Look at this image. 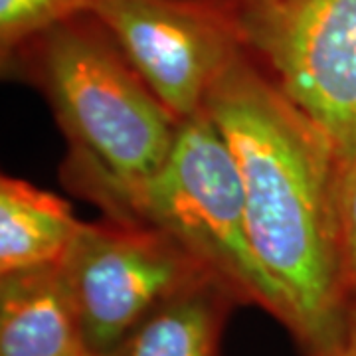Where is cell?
Segmentation results:
<instances>
[{
  "label": "cell",
  "instance_id": "cell-1",
  "mask_svg": "<svg viewBox=\"0 0 356 356\" xmlns=\"http://www.w3.org/2000/svg\"><path fill=\"white\" fill-rule=\"evenodd\" d=\"M252 54L245 48L220 72L204 111L236 161L255 255L283 295L285 325L311 355L325 356L346 321L341 165L327 137Z\"/></svg>",
  "mask_w": 356,
  "mask_h": 356
},
{
  "label": "cell",
  "instance_id": "cell-2",
  "mask_svg": "<svg viewBox=\"0 0 356 356\" xmlns=\"http://www.w3.org/2000/svg\"><path fill=\"white\" fill-rule=\"evenodd\" d=\"M20 50L34 56L74 143L79 180L93 198L103 200L163 166L180 121L159 102L95 14L54 26Z\"/></svg>",
  "mask_w": 356,
  "mask_h": 356
},
{
  "label": "cell",
  "instance_id": "cell-3",
  "mask_svg": "<svg viewBox=\"0 0 356 356\" xmlns=\"http://www.w3.org/2000/svg\"><path fill=\"white\" fill-rule=\"evenodd\" d=\"M99 202L113 218L151 224L184 245L232 295L285 323L277 285L255 255L236 161L206 111L180 123L163 166Z\"/></svg>",
  "mask_w": 356,
  "mask_h": 356
},
{
  "label": "cell",
  "instance_id": "cell-4",
  "mask_svg": "<svg viewBox=\"0 0 356 356\" xmlns=\"http://www.w3.org/2000/svg\"><path fill=\"white\" fill-rule=\"evenodd\" d=\"M250 50L280 89L356 165V0H257L238 10Z\"/></svg>",
  "mask_w": 356,
  "mask_h": 356
},
{
  "label": "cell",
  "instance_id": "cell-5",
  "mask_svg": "<svg viewBox=\"0 0 356 356\" xmlns=\"http://www.w3.org/2000/svg\"><path fill=\"white\" fill-rule=\"evenodd\" d=\"M83 341L107 355L156 307L214 277L163 229L113 218L86 224L62 261Z\"/></svg>",
  "mask_w": 356,
  "mask_h": 356
},
{
  "label": "cell",
  "instance_id": "cell-6",
  "mask_svg": "<svg viewBox=\"0 0 356 356\" xmlns=\"http://www.w3.org/2000/svg\"><path fill=\"white\" fill-rule=\"evenodd\" d=\"M93 14L180 123L202 111L220 72L250 48L224 0H97Z\"/></svg>",
  "mask_w": 356,
  "mask_h": 356
},
{
  "label": "cell",
  "instance_id": "cell-7",
  "mask_svg": "<svg viewBox=\"0 0 356 356\" xmlns=\"http://www.w3.org/2000/svg\"><path fill=\"white\" fill-rule=\"evenodd\" d=\"M89 350L62 266L2 275L0 356H76Z\"/></svg>",
  "mask_w": 356,
  "mask_h": 356
},
{
  "label": "cell",
  "instance_id": "cell-8",
  "mask_svg": "<svg viewBox=\"0 0 356 356\" xmlns=\"http://www.w3.org/2000/svg\"><path fill=\"white\" fill-rule=\"evenodd\" d=\"M86 222L64 198L24 178H0V275L62 266Z\"/></svg>",
  "mask_w": 356,
  "mask_h": 356
},
{
  "label": "cell",
  "instance_id": "cell-9",
  "mask_svg": "<svg viewBox=\"0 0 356 356\" xmlns=\"http://www.w3.org/2000/svg\"><path fill=\"white\" fill-rule=\"evenodd\" d=\"M228 295L216 277L200 281L156 307L103 356H216Z\"/></svg>",
  "mask_w": 356,
  "mask_h": 356
},
{
  "label": "cell",
  "instance_id": "cell-10",
  "mask_svg": "<svg viewBox=\"0 0 356 356\" xmlns=\"http://www.w3.org/2000/svg\"><path fill=\"white\" fill-rule=\"evenodd\" d=\"M97 0H0V50L2 58L38 38L54 26L93 13Z\"/></svg>",
  "mask_w": 356,
  "mask_h": 356
},
{
  "label": "cell",
  "instance_id": "cell-11",
  "mask_svg": "<svg viewBox=\"0 0 356 356\" xmlns=\"http://www.w3.org/2000/svg\"><path fill=\"white\" fill-rule=\"evenodd\" d=\"M339 252L346 291L356 293V165L341 170L337 191Z\"/></svg>",
  "mask_w": 356,
  "mask_h": 356
},
{
  "label": "cell",
  "instance_id": "cell-12",
  "mask_svg": "<svg viewBox=\"0 0 356 356\" xmlns=\"http://www.w3.org/2000/svg\"><path fill=\"white\" fill-rule=\"evenodd\" d=\"M325 356H356V307L346 315L341 337Z\"/></svg>",
  "mask_w": 356,
  "mask_h": 356
},
{
  "label": "cell",
  "instance_id": "cell-13",
  "mask_svg": "<svg viewBox=\"0 0 356 356\" xmlns=\"http://www.w3.org/2000/svg\"><path fill=\"white\" fill-rule=\"evenodd\" d=\"M224 2L232 4V6H234L236 10H242V8L250 6V4H254V2H257V0H224Z\"/></svg>",
  "mask_w": 356,
  "mask_h": 356
},
{
  "label": "cell",
  "instance_id": "cell-14",
  "mask_svg": "<svg viewBox=\"0 0 356 356\" xmlns=\"http://www.w3.org/2000/svg\"><path fill=\"white\" fill-rule=\"evenodd\" d=\"M76 356H99V355H95V353H91V350H83V353H79V355Z\"/></svg>",
  "mask_w": 356,
  "mask_h": 356
}]
</instances>
